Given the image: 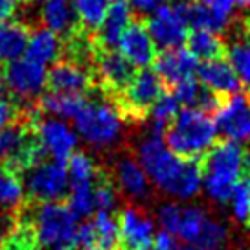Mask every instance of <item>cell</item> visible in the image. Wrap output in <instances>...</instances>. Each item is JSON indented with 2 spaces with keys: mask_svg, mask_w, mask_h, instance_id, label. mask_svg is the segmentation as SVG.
I'll use <instances>...</instances> for the list:
<instances>
[{
  "mask_svg": "<svg viewBox=\"0 0 250 250\" xmlns=\"http://www.w3.org/2000/svg\"><path fill=\"white\" fill-rule=\"evenodd\" d=\"M59 55H61V39L55 33L42 26L30 35V42L24 57L46 66L50 62H57Z\"/></svg>",
  "mask_w": 250,
  "mask_h": 250,
  "instance_id": "cell-21",
  "label": "cell"
},
{
  "mask_svg": "<svg viewBox=\"0 0 250 250\" xmlns=\"http://www.w3.org/2000/svg\"><path fill=\"white\" fill-rule=\"evenodd\" d=\"M78 134L94 147H107L120 138L124 118L112 103H85L74 118Z\"/></svg>",
  "mask_w": 250,
  "mask_h": 250,
  "instance_id": "cell-5",
  "label": "cell"
},
{
  "mask_svg": "<svg viewBox=\"0 0 250 250\" xmlns=\"http://www.w3.org/2000/svg\"><path fill=\"white\" fill-rule=\"evenodd\" d=\"M24 173L26 193L31 203H59L68 193L70 180L62 162L42 160L39 164L28 167Z\"/></svg>",
  "mask_w": 250,
  "mask_h": 250,
  "instance_id": "cell-7",
  "label": "cell"
},
{
  "mask_svg": "<svg viewBox=\"0 0 250 250\" xmlns=\"http://www.w3.org/2000/svg\"><path fill=\"white\" fill-rule=\"evenodd\" d=\"M199 79L208 90L217 94L221 98H227L232 94H237L239 90V79L235 76L234 68L225 57H217L211 61H204L197 68Z\"/></svg>",
  "mask_w": 250,
  "mask_h": 250,
  "instance_id": "cell-18",
  "label": "cell"
},
{
  "mask_svg": "<svg viewBox=\"0 0 250 250\" xmlns=\"http://www.w3.org/2000/svg\"><path fill=\"white\" fill-rule=\"evenodd\" d=\"M24 204V188L19 175L0 167V208L21 210Z\"/></svg>",
  "mask_w": 250,
  "mask_h": 250,
  "instance_id": "cell-31",
  "label": "cell"
},
{
  "mask_svg": "<svg viewBox=\"0 0 250 250\" xmlns=\"http://www.w3.org/2000/svg\"><path fill=\"white\" fill-rule=\"evenodd\" d=\"M180 103L177 102V98L173 96V92H164L155 105L151 107L147 116H151V134L155 136H162L167 131L169 124L173 122V118L179 114Z\"/></svg>",
  "mask_w": 250,
  "mask_h": 250,
  "instance_id": "cell-26",
  "label": "cell"
},
{
  "mask_svg": "<svg viewBox=\"0 0 250 250\" xmlns=\"http://www.w3.org/2000/svg\"><path fill=\"white\" fill-rule=\"evenodd\" d=\"M118 184L129 197L133 199H144L149 193L147 175L142 169V166L133 158H124L116 166Z\"/></svg>",
  "mask_w": 250,
  "mask_h": 250,
  "instance_id": "cell-22",
  "label": "cell"
},
{
  "mask_svg": "<svg viewBox=\"0 0 250 250\" xmlns=\"http://www.w3.org/2000/svg\"><path fill=\"white\" fill-rule=\"evenodd\" d=\"M184 250H204V249H201V247H193V245H189L188 249H184Z\"/></svg>",
  "mask_w": 250,
  "mask_h": 250,
  "instance_id": "cell-44",
  "label": "cell"
},
{
  "mask_svg": "<svg viewBox=\"0 0 250 250\" xmlns=\"http://www.w3.org/2000/svg\"><path fill=\"white\" fill-rule=\"evenodd\" d=\"M243 151L241 144L225 140L215 144L204 155L201 164L203 169V184L206 193L225 204L230 201L235 184L241 180L243 175Z\"/></svg>",
  "mask_w": 250,
  "mask_h": 250,
  "instance_id": "cell-3",
  "label": "cell"
},
{
  "mask_svg": "<svg viewBox=\"0 0 250 250\" xmlns=\"http://www.w3.org/2000/svg\"><path fill=\"white\" fill-rule=\"evenodd\" d=\"M66 162H68L66 171H68L70 186H74V184H96V180L102 175L92 158L81 151L74 153Z\"/></svg>",
  "mask_w": 250,
  "mask_h": 250,
  "instance_id": "cell-30",
  "label": "cell"
},
{
  "mask_svg": "<svg viewBox=\"0 0 250 250\" xmlns=\"http://www.w3.org/2000/svg\"><path fill=\"white\" fill-rule=\"evenodd\" d=\"M118 48H120V54L138 68H147L156 59L155 42L142 21H133L127 26L124 35L120 37Z\"/></svg>",
  "mask_w": 250,
  "mask_h": 250,
  "instance_id": "cell-14",
  "label": "cell"
},
{
  "mask_svg": "<svg viewBox=\"0 0 250 250\" xmlns=\"http://www.w3.org/2000/svg\"><path fill=\"white\" fill-rule=\"evenodd\" d=\"M243 173L250 179V147L243 151Z\"/></svg>",
  "mask_w": 250,
  "mask_h": 250,
  "instance_id": "cell-41",
  "label": "cell"
},
{
  "mask_svg": "<svg viewBox=\"0 0 250 250\" xmlns=\"http://www.w3.org/2000/svg\"><path fill=\"white\" fill-rule=\"evenodd\" d=\"M112 0H74V9L79 19V26L85 31H96L107 15Z\"/></svg>",
  "mask_w": 250,
  "mask_h": 250,
  "instance_id": "cell-29",
  "label": "cell"
},
{
  "mask_svg": "<svg viewBox=\"0 0 250 250\" xmlns=\"http://www.w3.org/2000/svg\"><path fill=\"white\" fill-rule=\"evenodd\" d=\"M90 223L96 237V250H114L120 245V227L112 213L96 211V217Z\"/></svg>",
  "mask_w": 250,
  "mask_h": 250,
  "instance_id": "cell-28",
  "label": "cell"
},
{
  "mask_svg": "<svg viewBox=\"0 0 250 250\" xmlns=\"http://www.w3.org/2000/svg\"><path fill=\"white\" fill-rule=\"evenodd\" d=\"M131 19H133V13H131L129 4L125 0H112L107 9V15L98 28V33L94 35L96 46L114 50L120 42V37L127 30V26L133 22Z\"/></svg>",
  "mask_w": 250,
  "mask_h": 250,
  "instance_id": "cell-17",
  "label": "cell"
},
{
  "mask_svg": "<svg viewBox=\"0 0 250 250\" xmlns=\"http://www.w3.org/2000/svg\"><path fill=\"white\" fill-rule=\"evenodd\" d=\"M4 85L15 94L19 100L30 102L39 98L44 86L48 85L46 66L31 61L28 57H19L15 61L8 62L2 70Z\"/></svg>",
  "mask_w": 250,
  "mask_h": 250,
  "instance_id": "cell-9",
  "label": "cell"
},
{
  "mask_svg": "<svg viewBox=\"0 0 250 250\" xmlns=\"http://www.w3.org/2000/svg\"><path fill=\"white\" fill-rule=\"evenodd\" d=\"M21 118L19 110L8 98H0V129H4L6 125L13 124Z\"/></svg>",
  "mask_w": 250,
  "mask_h": 250,
  "instance_id": "cell-37",
  "label": "cell"
},
{
  "mask_svg": "<svg viewBox=\"0 0 250 250\" xmlns=\"http://www.w3.org/2000/svg\"><path fill=\"white\" fill-rule=\"evenodd\" d=\"M180 213H182V206L173 203H167L158 208V223H160V227H162L164 232H169L173 235L177 234Z\"/></svg>",
  "mask_w": 250,
  "mask_h": 250,
  "instance_id": "cell-36",
  "label": "cell"
},
{
  "mask_svg": "<svg viewBox=\"0 0 250 250\" xmlns=\"http://www.w3.org/2000/svg\"><path fill=\"white\" fill-rule=\"evenodd\" d=\"M199 2L204 4V6H208V8L215 9L219 13H225V15L230 17H232V11L237 8L235 0H199Z\"/></svg>",
  "mask_w": 250,
  "mask_h": 250,
  "instance_id": "cell-39",
  "label": "cell"
},
{
  "mask_svg": "<svg viewBox=\"0 0 250 250\" xmlns=\"http://www.w3.org/2000/svg\"><path fill=\"white\" fill-rule=\"evenodd\" d=\"M217 250H221V249H217Z\"/></svg>",
  "mask_w": 250,
  "mask_h": 250,
  "instance_id": "cell-47",
  "label": "cell"
},
{
  "mask_svg": "<svg viewBox=\"0 0 250 250\" xmlns=\"http://www.w3.org/2000/svg\"><path fill=\"white\" fill-rule=\"evenodd\" d=\"M94 204H96V211H107V213H112L116 206L114 186L107 177H103V173L94 186Z\"/></svg>",
  "mask_w": 250,
  "mask_h": 250,
  "instance_id": "cell-35",
  "label": "cell"
},
{
  "mask_svg": "<svg viewBox=\"0 0 250 250\" xmlns=\"http://www.w3.org/2000/svg\"><path fill=\"white\" fill-rule=\"evenodd\" d=\"M138 164L164 193L191 199L203 186V169L197 160L180 158L171 153L162 136L151 134L138 146Z\"/></svg>",
  "mask_w": 250,
  "mask_h": 250,
  "instance_id": "cell-1",
  "label": "cell"
},
{
  "mask_svg": "<svg viewBox=\"0 0 250 250\" xmlns=\"http://www.w3.org/2000/svg\"><path fill=\"white\" fill-rule=\"evenodd\" d=\"M85 103L83 96H74V94L50 92L46 96H41V109L52 118L59 120H74L79 110L85 107Z\"/></svg>",
  "mask_w": 250,
  "mask_h": 250,
  "instance_id": "cell-23",
  "label": "cell"
},
{
  "mask_svg": "<svg viewBox=\"0 0 250 250\" xmlns=\"http://www.w3.org/2000/svg\"><path fill=\"white\" fill-rule=\"evenodd\" d=\"M4 90H6V85H4V79H2V74H0V98H4Z\"/></svg>",
  "mask_w": 250,
  "mask_h": 250,
  "instance_id": "cell-42",
  "label": "cell"
},
{
  "mask_svg": "<svg viewBox=\"0 0 250 250\" xmlns=\"http://www.w3.org/2000/svg\"><path fill=\"white\" fill-rule=\"evenodd\" d=\"M48 86L57 94L83 96L94 86V76L86 72L83 64L62 59L54 62L52 70L48 72Z\"/></svg>",
  "mask_w": 250,
  "mask_h": 250,
  "instance_id": "cell-15",
  "label": "cell"
},
{
  "mask_svg": "<svg viewBox=\"0 0 250 250\" xmlns=\"http://www.w3.org/2000/svg\"><path fill=\"white\" fill-rule=\"evenodd\" d=\"M42 22L57 37H72L79 31V19L68 0H46L42 6Z\"/></svg>",
  "mask_w": 250,
  "mask_h": 250,
  "instance_id": "cell-19",
  "label": "cell"
},
{
  "mask_svg": "<svg viewBox=\"0 0 250 250\" xmlns=\"http://www.w3.org/2000/svg\"><path fill=\"white\" fill-rule=\"evenodd\" d=\"M0 250H6V245H4V237L0 235Z\"/></svg>",
  "mask_w": 250,
  "mask_h": 250,
  "instance_id": "cell-43",
  "label": "cell"
},
{
  "mask_svg": "<svg viewBox=\"0 0 250 250\" xmlns=\"http://www.w3.org/2000/svg\"><path fill=\"white\" fill-rule=\"evenodd\" d=\"M186 44L188 50L195 55L197 59H204V61L223 57L227 52L221 37L208 30H191V33H188L186 37Z\"/></svg>",
  "mask_w": 250,
  "mask_h": 250,
  "instance_id": "cell-24",
  "label": "cell"
},
{
  "mask_svg": "<svg viewBox=\"0 0 250 250\" xmlns=\"http://www.w3.org/2000/svg\"><path fill=\"white\" fill-rule=\"evenodd\" d=\"M26 116L30 120L41 147L44 149V153L52 156L55 162L64 164L76 153L78 133L66 122L52 116L42 118L37 112H30V110L26 112Z\"/></svg>",
  "mask_w": 250,
  "mask_h": 250,
  "instance_id": "cell-8",
  "label": "cell"
},
{
  "mask_svg": "<svg viewBox=\"0 0 250 250\" xmlns=\"http://www.w3.org/2000/svg\"><path fill=\"white\" fill-rule=\"evenodd\" d=\"M249 225H250V223H249Z\"/></svg>",
  "mask_w": 250,
  "mask_h": 250,
  "instance_id": "cell-48",
  "label": "cell"
},
{
  "mask_svg": "<svg viewBox=\"0 0 250 250\" xmlns=\"http://www.w3.org/2000/svg\"><path fill=\"white\" fill-rule=\"evenodd\" d=\"M146 28L155 46H158L160 50L180 48L186 42L188 26L180 19L179 13L173 9V6H158L149 15Z\"/></svg>",
  "mask_w": 250,
  "mask_h": 250,
  "instance_id": "cell-12",
  "label": "cell"
},
{
  "mask_svg": "<svg viewBox=\"0 0 250 250\" xmlns=\"http://www.w3.org/2000/svg\"><path fill=\"white\" fill-rule=\"evenodd\" d=\"M151 250H177V239H175V235L162 230L160 234L155 235Z\"/></svg>",
  "mask_w": 250,
  "mask_h": 250,
  "instance_id": "cell-38",
  "label": "cell"
},
{
  "mask_svg": "<svg viewBox=\"0 0 250 250\" xmlns=\"http://www.w3.org/2000/svg\"><path fill=\"white\" fill-rule=\"evenodd\" d=\"M166 92L164 81L155 70L142 68L138 74H134L131 83L125 86V90L120 96L112 98L114 107L118 109L120 116L125 120H142L149 114L155 102Z\"/></svg>",
  "mask_w": 250,
  "mask_h": 250,
  "instance_id": "cell-6",
  "label": "cell"
},
{
  "mask_svg": "<svg viewBox=\"0 0 250 250\" xmlns=\"http://www.w3.org/2000/svg\"><path fill=\"white\" fill-rule=\"evenodd\" d=\"M26 219L33 230L37 249L70 247L78 234V217L66 204L42 203Z\"/></svg>",
  "mask_w": 250,
  "mask_h": 250,
  "instance_id": "cell-4",
  "label": "cell"
},
{
  "mask_svg": "<svg viewBox=\"0 0 250 250\" xmlns=\"http://www.w3.org/2000/svg\"><path fill=\"white\" fill-rule=\"evenodd\" d=\"M227 57L239 83L247 88V94H250V33L237 37L227 48Z\"/></svg>",
  "mask_w": 250,
  "mask_h": 250,
  "instance_id": "cell-25",
  "label": "cell"
},
{
  "mask_svg": "<svg viewBox=\"0 0 250 250\" xmlns=\"http://www.w3.org/2000/svg\"><path fill=\"white\" fill-rule=\"evenodd\" d=\"M206 219H208V213L203 208H197V206H186V208H182L179 227H177V234L175 235L179 237L180 241L197 247L199 237L203 234Z\"/></svg>",
  "mask_w": 250,
  "mask_h": 250,
  "instance_id": "cell-27",
  "label": "cell"
},
{
  "mask_svg": "<svg viewBox=\"0 0 250 250\" xmlns=\"http://www.w3.org/2000/svg\"><path fill=\"white\" fill-rule=\"evenodd\" d=\"M94 83L102 86L110 98H116L134 78V66L116 50L96 48L92 59Z\"/></svg>",
  "mask_w": 250,
  "mask_h": 250,
  "instance_id": "cell-10",
  "label": "cell"
},
{
  "mask_svg": "<svg viewBox=\"0 0 250 250\" xmlns=\"http://www.w3.org/2000/svg\"><path fill=\"white\" fill-rule=\"evenodd\" d=\"M52 250H74L72 247H59V249H52Z\"/></svg>",
  "mask_w": 250,
  "mask_h": 250,
  "instance_id": "cell-45",
  "label": "cell"
},
{
  "mask_svg": "<svg viewBox=\"0 0 250 250\" xmlns=\"http://www.w3.org/2000/svg\"><path fill=\"white\" fill-rule=\"evenodd\" d=\"M215 127L230 142L250 140V94H232L221 100L215 110Z\"/></svg>",
  "mask_w": 250,
  "mask_h": 250,
  "instance_id": "cell-11",
  "label": "cell"
},
{
  "mask_svg": "<svg viewBox=\"0 0 250 250\" xmlns=\"http://www.w3.org/2000/svg\"><path fill=\"white\" fill-rule=\"evenodd\" d=\"M227 237H228L227 227L221 225L215 219L208 217L206 223H204L203 234L199 237L197 247H201V249H204V250H217L223 243L227 241Z\"/></svg>",
  "mask_w": 250,
  "mask_h": 250,
  "instance_id": "cell-34",
  "label": "cell"
},
{
  "mask_svg": "<svg viewBox=\"0 0 250 250\" xmlns=\"http://www.w3.org/2000/svg\"><path fill=\"white\" fill-rule=\"evenodd\" d=\"M217 138V127L208 112L201 109H182L166 131V146L180 158L197 160L206 155Z\"/></svg>",
  "mask_w": 250,
  "mask_h": 250,
  "instance_id": "cell-2",
  "label": "cell"
},
{
  "mask_svg": "<svg viewBox=\"0 0 250 250\" xmlns=\"http://www.w3.org/2000/svg\"><path fill=\"white\" fill-rule=\"evenodd\" d=\"M31 31L22 22L0 24V62H11L26 54Z\"/></svg>",
  "mask_w": 250,
  "mask_h": 250,
  "instance_id": "cell-20",
  "label": "cell"
},
{
  "mask_svg": "<svg viewBox=\"0 0 250 250\" xmlns=\"http://www.w3.org/2000/svg\"><path fill=\"white\" fill-rule=\"evenodd\" d=\"M120 245L124 250H151L155 239V223L140 208L129 206L120 213Z\"/></svg>",
  "mask_w": 250,
  "mask_h": 250,
  "instance_id": "cell-13",
  "label": "cell"
},
{
  "mask_svg": "<svg viewBox=\"0 0 250 250\" xmlns=\"http://www.w3.org/2000/svg\"><path fill=\"white\" fill-rule=\"evenodd\" d=\"M232 201V213L239 223L250 219V179L239 180L234 188V193L230 197Z\"/></svg>",
  "mask_w": 250,
  "mask_h": 250,
  "instance_id": "cell-33",
  "label": "cell"
},
{
  "mask_svg": "<svg viewBox=\"0 0 250 250\" xmlns=\"http://www.w3.org/2000/svg\"><path fill=\"white\" fill-rule=\"evenodd\" d=\"M125 2L129 4V8H133L142 15H151L160 6V0H125Z\"/></svg>",
  "mask_w": 250,
  "mask_h": 250,
  "instance_id": "cell-40",
  "label": "cell"
},
{
  "mask_svg": "<svg viewBox=\"0 0 250 250\" xmlns=\"http://www.w3.org/2000/svg\"><path fill=\"white\" fill-rule=\"evenodd\" d=\"M153 64L164 85L175 86L184 79L193 78V74H197L199 68V59L188 48H173L156 55Z\"/></svg>",
  "mask_w": 250,
  "mask_h": 250,
  "instance_id": "cell-16",
  "label": "cell"
},
{
  "mask_svg": "<svg viewBox=\"0 0 250 250\" xmlns=\"http://www.w3.org/2000/svg\"><path fill=\"white\" fill-rule=\"evenodd\" d=\"M28 2H42V0H28Z\"/></svg>",
  "mask_w": 250,
  "mask_h": 250,
  "instance_id": "cell-46",
  "label": "cell"
},
{
  "mask_svg": "<svg viewBox=\"0 0 250 250\" xmlns=\"http://www.w3.org/2000/svg\"><path fill=\"white\" fill-rule=\"evenodd\" d=\"M98 182V180H96ZM94 186L96 184H74L68 193V208L76 217H90L96 213L94 204Z\"/></svg>",
  "mask_w": 250,
  "mask_h": 250,
  "instance_id": "cell-32",
  "label": "cell"
}]
</instances>
